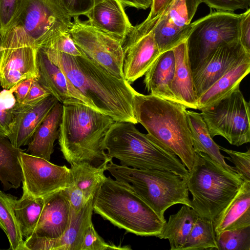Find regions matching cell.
I'll return each mask as SVG.
<instances>
[{
    "mask_svg": "<svg viewBox=\"0 0 250 250\" xmlns=\"http://www.w3.org/2000/svg\"><path fill=\"white\" fill-rule=\"evenodd\" d=\"M43 48L49 59L96 110L115 121L138 123L133 109L136 91L125 80L115 76L83 52L73 56Z\"/></svg>",
    "mask_w": 250,
    "mask_h": 250,
    "instance_id": "1",
    "label": "cell"
},
{
    "mask_svg": "<svg viewBox=\"0 0 250 250\" xmlns=\"http://www.w3.org/2000/svg\"><path fill=\"white\" fill-rule=\"evenodd\" d=\"M133 113L148 135L169 152L180 158L192 170L201 159L194 149L188 126L187 108L183 104L136 91Z\"/></svg>",
    "mask_w": 250,
    "mask_h": 250,
    "instance_id": "2",
    "label": "cell"
},
{
    "mask_svg": "<svg viewBox=\"0 0 250 250\" xmlns=\"http://www.w3.org/2000/svg\"><path fill=\"white\" fill-rule=\"evenodd\" d=\"M115 121L84 103L63 104L58 140L67 162L70 165L85 162L95 165L112 160L107 157L103 143Z\"/></svg>",
    "mask_w": 250,
    "mask_h": 250,
    "instance_id": "3",
    "label": "cell"
},
{
    "mask_svg": "<svg viewBox=\"0 0 250 250\" xmlns=\"http://www.w3.org/2000/svg\"><path fill=\"white\" fill-rule=\"evenodd\" d=\"M93 211L127 232L158 236L167 222L123 183L106 177L95 195Z\"/></svg>",
    "mask_w": 250,
    "mask_h": 250,
    "instance_id": "4",
    "label": "cell"
},
{
    "mask_svg": "<svg viewBox=\"0 0 250 250\" xmlns=\"http://www.w3.org/2000/svg\"><path fill=\"white\" fill-rule=\"evenodd\" d=\"M108 159H117L120 165L138 169L172 171L187 179L189 171L176 155L140 132L128 121H115L103 143Z\"/></svg>",
    "mask_w": 250,
    "mask_h": 250,
    "instance_id": "5",
    "label": "cell"
},
{
    "mask_svg": "<svg viewBox=\"0 0 250 250\" xmlns=\"http://www.w3.org/2000/svg\"><path fill=\"white\" fill-rule=\"evenodd\" d=\"M114 179L140 197L162 219L171 206L186 205L190 207L187 179L168 170L138 169L115 164L107 165Z\"/></svg>",
    "mask_w": 250,
    "mask_h": 250,
    "instance_id": "6",
    "label": "cell"
},
{
    "mask_svg": "<svg viewBox=\"0 0 250 250\" xmlns=\"http://www.w3.org/2000/svg\"><path fill=\"white\" fill-rule=\"evenodd\" d=\"M187 177L190 207L198 216L213 221L237 193L243 181L203 153Z\"/></svg>",
    "mask_w": 250,
    "mask_h": 250,
    "instance_id": "7",
    "label": "cell"
},
{
    "mask_svg": "<svg viewBox=\"0 0 250 250\" xmlns=\"http://www.w3.org/2000/svg\"><path fill=\"white\" fill-rule=\"evenodd\" d=\"M72 18L61 0H22L10 28L21 27L37 48H46L69 32Z\"/></svg>",
    "mask_w": 250,
    "mask_h": 250,
    "instance_id": "8",
    "label": "cell"
},
{
    "mask_svg": "<svg viewBox=\"0 0 250 250\" xmlns=\"http://www.w3.org/2000/svg\"><path fill=\"white\" fill-rule=\"evenodd\" d=\"M243 13L216 11L191 22L186 42L192 71L221 44L239 40Z\"/></svg>",
    "mask_w": 250,
    "mask_h": 250,
    "instance_id": "9",
    "label": "cell"
},
{
    "mask_svg": "<svg viewBox=\"0 0 250 250\" xmlns=\"http://www.w3.org/2000/svg\"><path fill=\"white\" fill-rule=\"evenodd\" d=\"M37 48L20 26L2 33L0 46V85L10 89L22 81L37 78Z\"/></svg>",
    "mask_w": 250,
    "mask_h": 250,
    "instance_id": "10",
    "label": "cell"
},
{
    "mask_svg": "<svg viewBox=\"0 0 250 250\" xmlns=\"http://www.w3.org/2000/svg\"><path fill=\"white\" fill-rule=\"evenodd\" d=\"M200 113L210 136H221L237 146L250 142V103L237 89Z\"/></svg>",
    "mask_w": 250,
    "mask_h": 250,
    "instance_id": "11",
    "label": "cell"
},
{
    "mask_svg": "<svg viewBox=\"0 0 250 250\" xmlns=\"http://www.w3.org/2000/svg\"><path fill=\"white\" fill-rule=\"evenodd\" d=\"M69 33L74 43L86 56L115 76L124 79L123 44L91 26L79 16L73 17Z\"/></svg>",
    "mask_w": 250,
    "mask_h": 250,
    "instance_id": "12",
    "label": "cell"
},
{
    "mask_svg": "<svg viewBox=\"0 0 250 250\" xmlns=\"http://www.w3.org/2000/svg\"><path fill=\"white\" fill-rule=\"evenodd\" d=\"M159 18H146L134 26L123 44V71L124 79L129 83L144 75L161 54L153 32Z\"/></svg>",
    "mask_w": 250,
    "mask_h": 250,
    "instance_id": "13",
    "label": "cell"
},
{
    "mask_svg": "<svg viewBox=\"0 0 250 250\" xmlns=\"http://www.w3.org/2000/svg\"><path fill=\"white\" fill-rule=\"evenodd\" d=\"M70 204L65 189L44 198V205L35 229L24 240L26 250H49L53 242L60 239L68 227Z\"/></svg>",
    "mask_w": 250,
    "mask_h": 250,
    "instance_id": "14",
    "label": "cell"
},
{
    "mask_svg": "<svg viewBox=\"0 0 250 250\" xmlns=\"http://www.w3.org/2000/svg\"><path fill=\"white\" fill-rule=\"evenodd\" d=\"M19 159L22 172V190L44 198L68 187L72 182L70 168L22 151Z\"/></svg>",
    "mask_w": 250,
    "mask_h": 250,
    "instance_id": "15",
    "label": "cell"
},
{
    "mask_svg": "<svg viewBox=\"0 0 250 250\" xmlns=\"http://www.w3.org/2000/svg\"><path fill=\"white\" fill-rule=\"evenodd\" d=\"M201 0H174L157 21L153 32L160 53L186 41Z\"/></svg>",
    "mask_w": 250,
    "mask_h": 250,
    "instance_id": "16",
    "label": "cell"
},
{
    "mask_svg": "<svg viewBox=\"0 0 250 250\" xmlns=\"http://www.w3.org/2000/svg\"><path fill=\"white\" fill-rule=\"evenodd\" d=\"M249 59L250 53L244 49L239 40L220 45L192 71L197 99L222 75Z\"/></svg>",
    "mask_w": 250,
    "mask_h": 250,
    "instance_id": "17",
    "label": "cell"
},
{
    "mask_svg": "<svg viewBox=\"0 0 250 250\" xmlns=\"http://www.w3.org/2000/svg\"><path fill=\"white\" fill-rule=\"evenodd\" d=\"M58 101L50 95L32 105L16 103L10 132L7 138L15 147L27 145L34 134Z\"/></svg>",
    "mask_w": 250,
    "mask_h": 250,
    "instance_id": "18",
    "label": "cell"
},
{
    "mask_svg": "<svg viewBox=\"0 0 250 250\" xmlns=\"http://www.w3.org/2000/svg\"><path fill=\"white\" fill-rule=\"evenodd\" d=\"M37 81L59 102L63 104L79 102L95 109L93 104L74 87L63 72L49 59L43 48L37 50Z\"/></svg>",
    "mask_w": 250,
    "mask_h": 250,
    "instance_id": "19",
    "label": "cell"
},
{
    "mask_svg": "<svg viewBox=\"0 0 250 250\" xmlns=\"http://www.w3.org/2000/svg\"><path fill=\"white\" fill-rule=\"evenodd\" d=\"M88 22L123 44L133 28L118 0H101L84 14Z\"/></svg>",
    "mask_w": 250,
    "mask_h": 250,
    "instance_id": "20",
    "label": "cell"
},
{
    "mask_svg": "<svg viewBox=\"0 0 250 250\" xmlns=\"http://www.w3.org/2000/svg\"><path fill=\"white\" fill-rule=\"evenodd\" d=\"M175 57V70L171 90L177 103L187 108L197 109L195 92L186 42L172 49Z\"/></svg>",
    "mask_w": 250,
    "mask_h": 250,
    "instance_id": "21",
    "label": "cell"
},
{
    "mask_svg": "<svg viewBox=\"0 0 250 250\" xmlns=\"http://www.w3.org/2000/svg\"><path fill=\"white\" fill-rule=\"evenodd\" d=\"M175 65L172 49L161 53L157 57L145 74L144 82L150 95L177 103L171 90Z\"/></svg>",
    "mask_w": 250,
    "mask_h": 250,
    "instance_id": "22",
    "label": "cell"
},
{
    "mask_svg": "<svg viewBox=\"0 0 250 250\" xmlns=\"http://www.w3.org/2000/svg\"><path fill=\"white\" fill-rule=\"evenodd\" d=\"M216 235L250 226V182L244 181L237 193L213 221Z\"/></svg>",
    "mask_w": 250,
    "mask_h": 250,
    "instance_id": "23",
    "label": "cell"
},
{
    "mask_svg": "<svg viewBox=\"0 0 250 250\" xmlns=\"http://www.w3.org/2000/svg\"><path fill=\"white\" fill-rule=\"evenodd\" d=\"M62 114V104L58 102L35 131L26 153L50 161L54 142L58 139Z\"/></svg>",
    "mask_w": 250,
    "mask_h": 250,
    "instance_id": "24",
    "label": "cell"
},
{
    "mask_svg": "<svg viewBox=\"0 0 250 250\" xmlns=\"http://www.w3.org/2000/svg\"><path fill=\"white\" fill-rule=\"evenodd\" d=\"M250 72V59L235 66L216 81L197 99V109L210 107L240 88L242 80Z\"/></svg>",
    "mask_w": 250,
    "mask_h": 250,
    "instance_id": "25",
    "label": "cell"
},
{
    "mask_svg": "<svg viewBox=\"0 0 250 250\" xmlns=\"http://www.w3.org/2000/svg\"><path fill=\"white\" fill-rule=\"evenodd\" d=\"M93 197L79 212L70 207V220L63 235L51 243L49 250H80L85 231L92 222Z\"/></svg>",
    "mask_w": 250,
    "mask_h": 250,
    "instance_id": "26",
    "label": "cell"
},
{
    "mask_svg": "<svg viewBox=\"0 0 250 250\" xmlns=\"http://www.w3.org/2000/svg\"><path fill=\"white\" fill-rule=\"evenodd\" d=\"M187 117L195 152L205 153L226 169L236 172L234 167L225 162L224 156L220 152V146L210 136L201 114L187 110Z\"/></svg>",
    "mask_w": 250,
    "mask_h": 250,
    "instance_id": "27",
    "label": "cell"
},
{
    "mask_svg": "<svg viewBox=\"0 0 250 250\" xmlns=\"http://www.w3.org/2000/svg\"><path fill=\"white\" fill-rule=\"evenodd\" d=\"M110 161H104L98 166L85 162L70 165L72 184L82 193L86 201L94 197L106 178L104 171Z\"/></svg>",
    "mask_w": 250,
    "mask_h": 250,
    "instance_id": "28",
    "label": "cell"
},
{
    "mask_svg": "<svg viewBox=\"0 0 250 250\" xmlns=\"http://www.w3.org/2000/svg\"><path fill=\"white\" fill-rule=\"evenodd\" d=\"M198 217L191 207L183 205L177 213L169 216L168 222L166 223L158 237L167 239L171 250H180Z\"/></svg>",
    "mask_w": 250,
    "mask_h": 250,
    "instance_id": "29",
    "label": "cell"
},
{
    "mask_svg": "<svg viewBox=\"0 0 250 250\" xmlns=\"http://www.w3.org/2000/svg\"><path fill=\"white\" fill-rule=\"evenodd\" d=\"M21 148L14 146L6 137H0V181L6 191L18 188L22 180L19 159Z\"/></svg>",
    "mask_w": 250,
    "mask_h": 250,
    "instance_id": "30",
    "label": "cell"
},
{
    "mask_svg": "<svg viewBox=\"0 0 250 250\" xmlns=\"http://www.w3.org/2000/svg\"><path fill=\"white\" fill-rule=\"evenodd\" d=\"M22 191L21 197L15 201L14 210L21 234L26 239L35 229L44 205V198L35 197Z\"/></svg>",
    "mask_w": 250,
    "mask_h": 250,
    "instance_id": "31",
    "label": "cell"
},
{
    "mask_svg": "<svg viewBox=\"0 0 250 250\" xmlns=\"http://www.w3.org/2000/svg\"><path fill=\"white\" fill-rule=\"evenodd\" d=\"M17 198L0 190V228L5 232L11 250H26L14 206Z\"/></svg>",
    "mask_w": 250,
    "mask_h": 250,
    "instance_id": "32",
    "label": "cell"
},
{
    "mask_svg": "<svg viewBox=\"0 0 250 250\" xmlns=\"http://www.w3.org/2000/svg\"><path fill=\"white\" fill-rule=\"evenodd\" d=\"M217 250L213 221L198 216L180 250Z\"/></svg>",
    "mask_w": 250,
    "mask_h": 250,
    "instance_id": "33",
    "label": "cell"
},
{
    "mask_svg": "<svg viewBox=\"0 0 250 250\" xmlns=\"http://www.w3.org/2000/svg\"><path fill=\"white\" fill-rule=\"evenodd\" d=\"M218 250H250V226L216 235Z\"/></svg>",
    "mask_w": 250,
    "mask_h": 250,
    "instance_id": "34",
    "label": "cell"
},
{
    "mask_svg": "<svg viewBox=\"0 0 250 250\" xmlns=\"http://www.w3.org/2000/svg\"><path fill=\"white\" fill-rule=\"evenodd\" d=\"M14 88L0 90V137H6L10 132L13 111L16 104Z\"/></svg>",
    "mask_w": 250,
    "mask_h": 250,
    "instance_id": "35",
    "label": "cell"
},
{
    "mask_svg": "<svg viewBox=\"0 0 250 250\" xmlns=\"http://www.w3.org/2000/svg\"><path fill=\"white\" fill-rule=\"evenodd\" d=\"M130 249L131 248L128 246H118L105 242L98 234L91 222L85 231L80 250H128Z\"/></svg>",
    "mask_w": 250,
    "mask_h": 250,
    "instance_id": "36",
    "label": "cell"
},
{
    "mask_svg": "<svg viewBox=\"0 0 250 250\" xmlns=\"http://www.w3.org/2000/svg\"><path fill=\"white\" fill-rule=\"evenodd\" d=\"M220 149L227 153L229 157H224L234 165L236 172L243 181L250 182V149L246 152H239L220 146Z\"/></svg>",
    "mask_w": 250,
    "mask_h": 250,
    "instance_id": "37",
    "label": "cell"
},
{
    "mask_svg": "<svg viewBox=\"0 0 250 250\" xmlns=\"http://www.w3.org/2000/svg\"><path fill=\"white\" fill-rule=\"evenodd\" d=\"M22 0H0V31L7 30L20 7Z\"/></svg>",
    "mask_w": 250,
    "mask_h": 250,
    "instance_id": "38",
    "label": "cell"
},
{
    "mask_svg": "<svg viewBox=\"0 0 250 250\" xmlns=\"http://www.w3.org/2000/svg\"><path fill=\"white\" fill-rule=\"evenodd\" d=\"M46 48L73 56L82 55V52L74 43L69 32L62 33L58 36Z\"/></svg>",
    "mask_w": 250,
    "mask_h": 250,
    "instance_id": "39",
    "label": "cell"
},
{
    "mask_svg": "<svg viewBox=\"0 0 250 250\" xmlns=\"http://www.w3.org/2000/svg\"><path fill=\"white\" fill-rule=\"evenodd\" d=\"M211 9L216 11L233 12L238 9H248L250 0H201Z\"/></svg>",
    "mask_w": 250,
    "mask_h": 250,
    "instance_id": "40",
    "label": "cell"
},
{
    "mask_svg": "<svg viewBox=\"0 0 250 250\" xmlns=\"http://www.w3.org/2000/svg\"><path fill=\"white\" fill-rule=\"evenodd\" d=\"M101 0H61L69 14L73 18L84 15Z\"/></svg>",
    "mask_w": 250,
    "mask_h": 250,
    "instance_id": "41",
    "label": "cell"
},
{
    "mask_svg": "<svg viewBox=\"0 0 250 250\" xmlns=\"http://www.w3.org/2000/svg\"><path fill=\"white\" fill-rule=\"evenodd\" d=\"M50 95L38 83L36 78L33 81L25 99L21 104L25 105H32L40 102Z\"/></svg>",
    "mask_w": 250,
    "mask_h": 250,
    "instance_id": "42",
    "label": "cell"
},
{
    "mask_svg": "<svg viewBox=\"0 0 250 250\" xmlns=\"http://www.w3.org/2000/svg\"><path fill=\"white\" fill-rule=\"evenodd\" d=\"M239 42L249 53H250V9L243 13L239 29Z\"/></svg>",
    "mask_w": 250,
    "mask_h": 250,
    "instance_id": "43",
    "label": "cell"
},
{
    "mask_svg": "<svg viewBox=\"0 0 250 250\" xmlns=\"http://www.w3.org/2000/svg\"><path fill=\"white\" fill-rule=\"evenodd\" d=\"M35 79L36 78L26 79L14 87L13 93L17 104H21L23 102Z\"/></svg>",
    "mask_w": 250,
    "mask_h": 250,
    "instance_id": "44",
    "label": "cell"
},
{
    "mask_svg": "<svg viewBox=\"0 0 250 250\" xmlns=\"http://www.w3.org/2000/svg\"><path fill=\"white\" fill-rule=\"evenodd\" d=\"M174 0H152L151 9L146 18H160Z\"/></svg>",
    "mask_w": 250,
    "mask_h": 250,
    "instance_id": "45",
    "label": "cell"
},
{
    "mask_svg": "<svg viewBox=\"0 0 250 250\" xmlns=\"http://www.w3.org/2000/svg\"><path fill=\"white\" fill-rule=\"evenodd\" d=\"M125 7L146 10L151 6L152 0H118Z\"/></svg>",
    "mask_w": 250,
    "mask_h": 250,
    "instance_id": "46",
    "label": "cell"
},
{
    "mask_svg": "<svg viewBox=\"0 0 250 250\" xmlns=\"http://www.w3.org/2000/svg\"><path fill=\"white\" fill-rule=\"evenodd\" d=\"M2 32L0 31V43H1V37H2Z\"/></svg>",
    "mask_w": 250,
    "mask_h": 250,
    "instance_id": "47",
    "label": "cell"
}]
</instances>
